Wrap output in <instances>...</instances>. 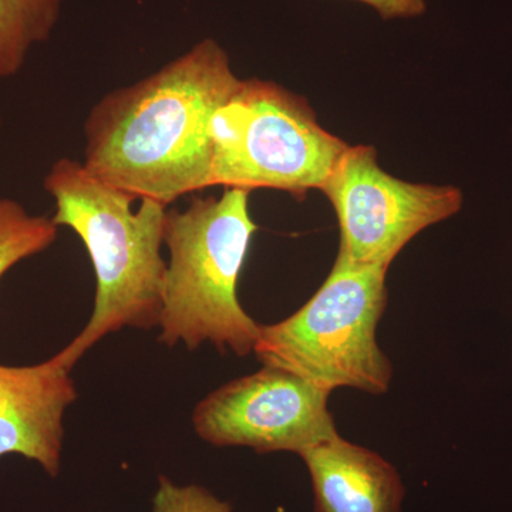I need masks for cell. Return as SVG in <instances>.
<instances>
[{
	"label": "cell",
	"mask_w": 512,
	"mask_h": 512,
	"mask_svg": "<svg viewBox=\"0 0 512 512\" xmlns=\"http://www.w3.org/2000/svg\"><path fill=\"white\" fill-rule=\"evenodd\" d=\"M211 187L272 188L302 200L322 190L348 143L320 126L299 94L262 79L241 80L211 123Z\"/></svg>",
	"instance_id": "obj_5"
},
{
	"label": "cell",
	"mask_w": 512,
	"mask_h": 512,
	"mask_svg": "<svg viewBox=\"0 0 512 512\" xmlns=\"http://www.w3.org/2000/svg\"><path fill=\"white\" fill-rule=\"evenodd\" d=\"M387 271L336 258L328 278L299 311L261 325L254 349L259 362L330 393L340 387L386 393L393 365L377 342V326L389 299Z\"/></svg>",
	"instance_id": "obj_4"
},
{
	"label": "cell",
	"mask_w": 512,
	"mask_h": 512,
	"mask_svg": "<svg viewBox=\"0 0 512 512\" xmlns=\"http://www.w3.org/2000/svg\"><path fill=\"white\" fill-rule=\"evenodd\" d=\"M244 188L194 198L165 214V272L158 342L188 350L211 343L221 353H254L261 325L242 308L238 282L258 225Z\"/></svg>",
	"instance_id": "obj_3"
},
{
	"label": "cell",
	"mask_w": 512,
	"mask_h": 512,
	"mask_svg": "<svg viewBox=\"0 0 512 512\" xmlns=\"http://www.w3.org/2000/svg\"><path fill=\"white\" fill-rule=\"evenodd\" d=\"M57 232L52 218L29 214L20 202L0 198V278L19 262L52 247Z\"/></svg>",
	"instance_id": "obj_11"
},
{
	"label": "cell",
	"mask_w": 512,
	"mask_h": 512,
	"mask_svg": "<svg viewBox=\"0 0 512 512\" xmlns=\"http://www.w3.org/2000/svg\"><path fill=\"white\" fill-rule=\"evenodd\" d=\"M0 127H2V117H0Z\"/></svg>",
	"instance_id": "obj_14"
},
{
	"label": "cell",
	"mask_w": 512,
	"mask_h": 512,
	"mask_svg": "<svg viewBox=\"0 0 512 512\" xmlns=\"http://www.w3.org/2000/svg\"><path fill=\"white\" fill-rule=\"evenodd\" d=\"M316 512H402L399 471L370 448L339 436L303 451Z\"/></svg>",
	"instance_id": "obj_9"
},
{
	"label": "cell",
	"mask_w": 512,
	"mask_h": 512,
	"mask_svg": "<svg viewBox=\"0 0 512 512\" xmlns=\"http://www.w3.org/2000/svg\"><path fill=\"white\" fill-rule=\"evenodd\" d=\"M329 396L301 376L264 366L204 397L192 413V427L211 446L301 456L338 434Z\"/></svg>",
	"instance_id": "obj_7"
},
{
	"label": "cell",
	"mask_w": 512,
	"mask_h": 512,
	"mask_svg": "<svg viewBox=\"0 0 512 512\" xmlns=\"http://www.w3.org/2000/svg\"><path fill=\"white\" fill-rule=\"evenodd\" d=\"M56 204L57 227L82 239L96 274V301L89 323L55 357L72 370L87 350L123 328H158L167 262L164 245L167 207L134 198L94 177L83 163L60 158L43 181Z\"/></svg>",
	"instance_id": "obj_2"
},
{
	"label": "cell",
	"mask_w": 512,
	"mask_h": 512,
	"mask_svg": "<svg viewBox=\"0 0 512 512\" xmlns=\"http://www.w3.org/2000/svg\"><path fill=\"white\" fill-rule=\"evenodd\" d=\"M320 191L338 218V258L387 269L421 231L463 207V192L453 185L409 183L386 173L372 146L346 148Z\"/></svg>",
	"instance_id": "obj_6"
},
{
	"label": "cell",
	"mask_w": 512,
	"mask_h": 512,
	"mask_svg": "<svg viewBox=\"0 0 512 512\" xmlns=\"http://www.w3.org/2000/svg\"><path fill=\"white\" fill-rule=\"evenodd\" d=\"M62 0H0V79L16 76L30 50L52 36Z\"/></svg>",
	"instance_id": "obj_10"
},
{
	"label": "cell",
	"mask_w": 512,
	"mask_h": 512,
	"mask_svg": "<svg viewBox=\"0 0 512 512\" xmlns=\"http://www.w3.org/2000/svg\"><path fill=\"white\" fill-rule=\"evenodd\" d=\"M153 512H234L231 504L222 501L200 485H177L170 478L160 477L154 495Z\"/></svg>",
	"instance_id": "obj_12"
},
{
	"label": "cell",
	"mask_w": 512,
	"mask_h": 512,
	"mask_svg": "<svg viewBox=\"0 0 512 512\" xmlns=\"http://www.w3.org/2000/svg\"><path fill=\"white\" fill-rule=\"evenodd\" d=\"M370 6L383 20L412 19L423 16L429 0H353Z\"/></svg>",
	"instance_id": "obj_13"
},
{
	"label": "cell",
	"mask_w": 512,
	"mask_h": 512,
	"mask_svg": "<svg viewBox=\"0 0 512 512\" xmlns=\"http://www.w3.org/2000/svg\"><path fill=\"white\" fill-rule=\"evenodd\" d=\"M76 399L70 369L55 356L32 366L0 363V458L18 454L59 476L63 417Z\"/></svg>",
	"instance_id": "obj_8"
},
{
	"label": "cell",
	"mask_w": 512,
	"mask_h": 512,
	"mask_svg": "<svg viewBox=\"0 0 512 512\" xmlns=\"http://www.w3.org/2000/svg\"><path fill=\"white\" fill-rule=\"evenodd\" d=\"M241 80L227 50L201 40L94 104L84 121V168L134 200L164 207L210 188L211 123Z\"/></svg>",
	"instance_id": "obj_1"
}]
</instances>
